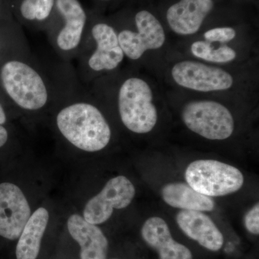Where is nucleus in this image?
Wrapping results in <instances>:
<instances>
[{"instance_id":"f257e3e1","label":"nucleus","mask_w":259,"mask_h":259,"mask_svg":"<svg viewBox=\"0 0 259 259\" xmlns=\"http://www.w3.org/2000/svg\"><path fill=\"white\" fill-rule=\"evenodd\" d=\"M58 127L74 146L95 152L106 147L111 130L101 112L88 103H76L63 109L56 118Z\"/></svg>"},{"instance_id":"f03ea898","label":"nucleus","mask_w":259,"mask_h":259,"mask_svg":"<svg viewBox=\"0 0 259 259\" xmlns=\"http://www.w3.org/2000/svg\"><path fill=\"white\" fill-rule=\"evenodd\" d=\"M118 107L122 123L136 134L149 133L157 122L152 90L139 78H131L122 83L119 91Z\"/></svg>"},{"instance_id":"7ed1b4c3","label":"nucleus","mask_w":259,"mask_h":259,"mask_svg":"<svg viewBox=\"0 0 259 259\" xmlns=\"http://www.w3.org/2000/svg\"><path fill=\"white\" fill-rule=\"evenodd\" d=\"M185 179L194 190L209 197L234 193L244 183L239 169L214 160L192 162L186 169Z\"/></svg>"},{"instance_id":"20e7f679","label":"nucleus","mask_w":259,"mask_h":259,"mask_svg":"<svg viewBox=\"0 0 259 259\" xmlns=\"http://www.w3.org/2000/svg\"><path fill=\"white\" fill-rule=\"evenodd\" d=\"M1 79L7 93L22 108L36 110L48 101L47 87L37 71L25 63L11 61L2 68Z\"/></svg>"},{"instance_id":"39448f33","label":"nucleus","mask_w":259,"mask_h":259,"mask_svg":"<svg viewBox=\"0 0 259 259\" xmlns=\"http://www.w3.org/2000/svg\"><path fill=\"white\" fill-rule=\"evenodd\" d=\"M182 117L189 129L204 139H227L234 131V120L231 112L218 102H191L184 107Z\"/></svg>"},{"instance_id":"423d86ee","label":"nucleus","mask_w":259,"mask_h":259,"mask_svg":"<svg viewBox=\"0 0 259 259\" xmlns=\"http://www.w3.org/2000/svg\"><path fill=\"white\" fill-rule=\"evenodd\" d=\"M135 195L136 189L127 177H114L108 181L100 193L88 201L83 210V218L93 225L106 222L111 217L114 209L125 208Z\"/></svg>"},{"instance_id":"0eeeda50","label":"nucleus","mask_w":259,"mask_h":259,"mask_svg":"<svg viewBox=\"0 0 259 259\" xmlns=\"http://www.w3.org/2000/svg\"><path fill=\"white\" fill-rule=\"evenodd\" d=\"M138 32L122 30L118 36L121 49L129 59L137 60L146 51L163 47L166 40L164 30L154 15L142 10L136 15Z\"/></svg>"},{"instance_id":"6e6552de","label":"nucleus","mask_w":259,"mask_h":259,"mask_svg":"<svg viewBox=\"0 0 259 259\" xmlns=\"http://www.w3.org/2000/svg\"><path fill=\"white\" fill-rule=\"evenodd\" d=\"M171 75L180 86L202 93L228 90L233 83L231 75L224 70L196 61L175 64Z\"/></svg>"},{"instance_id":"1a4fd4ad","label":"nucleus","mask_w":259,"mask_h":259,"mask_svg":"<svg viewBox=\"0 0 259 259\" xmlns=\"http://www.w3.org/2000/svg\"><path fill=\"white\" fill-rule=\"evenodd\" d=\"M31 215L28 200L14 184H0V236L18 239Z\"/></svg>"},{"instance_id":"9d476101","label":"nucleus","mask_w":259,"mask_h":259,"mask_svg":"<svg viewBox=\"0 0 259 259\" xmlns=\"http://www.w3.org/2000/svg\"><path fill=\"white\" fill-rule=\"evenodd\" d=\"M176 221L186 236L206 249L218 251L224 243L222 233L210 218L200 211L182 210Z\"/></svg>"},{"instance_id":"9b49d317","label":"nucleus","mask_w":259,"mask_h":259,"mask_svg":"<svg viewBox=\"0 0 259 259\" xmlns=\"http://www.w3.org/2000/svg\"><path fill=\"white\" fill-rule=\"evenodd\" d=\"M213 6L212 0H180L168 8L167 22L176 33L193 35L198 31Z\"/></svg>"},{"instance_id":"f8f14e48","label":"nucleus","mask_w":259,"mask_h":259,"mask_svg":"<svg viewBox=\"0 0 259 259\" xmlns=\"http://www.w3.org/2000/svg\"><path fill=\"white\" fill-rule=\"evenodd\" d=\"M141 236L150 247L158 252L159 259H193L187 247L173 239L168 225L161 218L148 219L141 229Z\"/></svg>"},{"instance_id":"ddd939ff","label":"nucleus","mask_w":259,"mask_h":259,"mask_svg":"<svg viewBox=\"0 0 259 259\" xmlns=\"http://www.w3.org/2000/svg\"><path fill=\"white\" fill-rule=\"evenodd\" d=\"M68 230L81 247V259H107L108 241L101 229L79 214L70 216Z\"/></svg>"},{"instance_id":"4468645a","label":"nucleus","mask_w":259,"mask_h":259,"mask_svg":"<svg viewBox=\"0 0 259 259\" xmlns=\"http://www.w3.org/2000/svg\"><path fill=\"white\" fill-rule=\"evenodd\" d=\"M92 33L97 49L89 60L90 67L96 71L115 69L123 60L124 53L114 29L107 24H97Z\"/></svg>"},{"instance_id":"2eb2a0df","label":"nucleus","mask_w":259,"mask_h":259,"mask_svg":"<svg viewBox=\"0 0 259 259\" xmlns=\"http://www.w3.org/2000/svg\"><path fill=\"white\" fill-rule=\"evenodd\" d=\"M56 6L66 20V25L57 37L58 47L63 51H71L78 47L87 16L78 0H56Z\"/></svg>"},{"instance_id":"dca6fc26","label":"nucleus","mask_w":259,"mask_h":259,"mask_svg":"<svg viewBox=\"0 0 259 259\" xmlns=\"http://www.w3.org/2000/svg\"><path fill=\"white\" fill-rule=\"evenodd\" d=\"M161 195L168 205L182 210L210 212L215 207L212 198L199 193L188 184L182 182L165 185L162 189Z\"/></svg>"},{"instance_id":"f3484780","label":"nucleus","mask_w":259,"mask_h":259,"mask_svg":"<svg viewBox=\"0 0 259 259\" xmlns=\"http://www.w3.org/2000/svg\"><path fill=\"white\" fill-rule=\"evenodd\" d=\"M49 219V212L44 207L37 209L30 215L19 237L16 248L17 259L37 258Z\"/></svg>"},{"instance_id":"a211bd4d","label":"nucleus","mask_w":259,"mask_h":259,"mask_svg":"<svg viewBox=\"0 0 259 259\" xmlns=\"http://www.w3.org/2000/svg\"><path fill=\"white\" fill-rule=\"evenodd\" d=\"M191 51L195 57L214 63H228L234 60L236 51L228 46L213 49L208 42L198 40L192 44Z\"/></svg>"},{"instance_id":"6ab92c4d","label":"nucleus","mask_w":259,"mask_h":259,"mask_svg":"<svg viewBox=\"0 0 259 259\" xmlns=\"http://www.w3.org/2000/svg\"><path fill=\"white\" fill-rule=\"evenodd\" d=\"M54 0H23L20 12L29 20H44L50 15Z\"/></svg>"},{"instance_id":"aec40b11","label":"nucleus","mask_w":259,"mask_h":259,"mask_svg":"<svg viewBox=\"0 0 259 259\" xmlns=\"http://www.w3.org/2000/svg\"><path fill=\"white\" fill-rule=\"evenodd\" d=\"M236 32L230 27L211 29L204 32V37L209 42H227L236 37Z\"/></svg>"},{"instance_id":"412c9836","label":"nucleus","mask_w":259,"mask_h":259,"mask_svg":"<svg viewBox=\"0 0 259 259\" xmlns=\"http://www.w3.org/2000/svg\"><path fill=\"white\" fill-rule=\"evenodd\" d=\"M245 227L252 234H259V204L257 203L245 214Z\"/></svg>"},{"instance_id":"4be33fe9","label":"nucleus","mask_w":259,"mask_h":259,"mask_svg":"<svg viewBox=\"0 0 259 259\" xmlns=\"http://www.w3.org/2000/svg\"><path fill=\"white\" fill-rule=\"evenodd\" d=\"M8 139V131H6L4 127L0 125V148L3 147L6 144Z\"/></svg>"},{"instance_id":"5701e85b","label":"nucleus","mask_w":259,"mask_h":259,"mask_svg":"<svg viewBox=\"0 0 259 259\" xmlns=\"http://www.w3.org/2000/svg\"><path fill=\"white\" fill-rule=\"evenodd\" d=\"M5 121H6V115H5L4 110H3V107L0 104V125L4 124Z\"/></svg>"},{"instance_id":"b1692460","label":"nucleus","mask_w":259,"mask_h":259,"mask_svg":"<svg viewBox=\"0 0 259 259\" xmlns=\"http://www.w3.org/2000/svg\"><path fill=\"white\" fill-rule=\"evenodd\" d=\"M113 259H117V258H113Z\"/></svg>"}]
</instances>
